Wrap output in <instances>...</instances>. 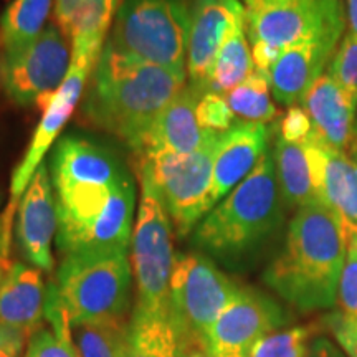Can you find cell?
<instances>
[{
	"label": "cell",
	"instance_id": "1",
	"mask_svg": "<svg viewBox=\"0 0 357 357\" xmlns=\"http://www.w3.org/2000/svg\"><path fill=\"white\" fill-rule=\"evenodd\" d=\"M61 257L128 253L136 208V184L126 162L95 139L66 134L50 155Z\"/></svg>",
	"mask_w": 357,
	"mask_h": 357
},
{
	"label": "cell",
	"instance_id": "2",
	"mask_svg": "<svg viewBox=\"0 0 357 357\" xmlns=\"http://www.w3.org/2000/svg\"><path fill=\"white\" fill-rule=\"evenodd\" d=\"M185 86V71L147 63L105 43L84 88L82 114L137 153L160 113Z\"/></svg>",
	"mask_w": 357,
	"mask_h": 357
},
{
	"label": "cell",
	"instance_id": "3",
	"mask_svg": "<svg viewBox=\"0 0 357 357\" xmlns=\"http://www.w3.org/2000/svg\"><path fill=\"white\" fill-rule=\"evenodd\" d=\"M287 225V205L268 149L247 177L192 231V247L230 271L255 268Z\"/></svg>",
	"mask_w": 357,
	"mask_h": 357
},
{
	"label": "cell",
	"instance_id": "4",
	"mask_svg": "<svg viewBox=\"0 0 357 357\" xmlns=\"http://www.w3.org/2000/svg\"><path fill=\"white\" fill-rule=\"evenodd\" d=\"M346 248L341 217L323 204L306 205L293 213L263 281L296 311H329L337 305Z\"/></svg>",
	"mask_w": 357,
	"mask_h": 357
},
{
	"label": "cell",
	"instance_id": "5",
	"mask_svg": "<svg viewBox=\"0 0 357 357\" xmlns=\"http://www.w3.org/2000/svg\"><path fill=\"white\" fill-rule=\"evenodd\" d=\"M245 22L255 68L268 75L280 53L310 40L344 37V0H245Z\"/></svg>",
	"mask_w": 357,
	"mask_h": 357
},
{
	"label": "cell",
	"instance_id": "6",
	"mask_svg": "<svg viewBox=\"0 0 357 357\" xmlns=\"http://www.w3.org/2000/svg\"><path fill=\"white\" fill-rule=\"evenodd\" d=\"M131 287V260L123 252L65 257L48 283L70 324L126 319Z\"/></svg>",
	"mask_w": 357,
	"mask_h": 357
},
{
	"label": "cell",
	"instance_id": "7",
	"mask_svg": "<svg viewBox=\"0 0 357 357\" xmlns=\"http://www.w3.org/2000/svg\"><path fill=\"white\" fill-rule=\"evenodd\" d=\"M192 0H121L106 43L124 55L187 73Z\"/></svg>",
	"mask_w": 357,
	"mask_h": 357
},
{
	"label": "cell",
	"instance_id": "8",
	"mask_svg": "<svg viewBox=\"0 0 357 357\" xmlns=\"http://www.w3.org/2000/svg\"><path fill=\"white\" fill-rule=\"evenodd\" d=\"M238 289L240 284L208 257L177 253L169 284V316L187 352L205 347L208 331Z\"/></svg>",
	"mask_w": 357,
	"mask_h": 357
},
{
	"label": "cell",
	"instance_id": "9",
	"mask_svg": "<svg viewBox=\"0 0 357 357\" xmlns=\"http://www.w3.org/2000/svg\"><path fill=\"white\" fill-rule=\"evenodd\" d=\"M141 204L131 238L136 307L147 314H169V284L174 268L172 222L155 187L141 177Z\"/></svg>",
	"mask_w": 357,
	"mask_h": 357
},
{
	"label": "cell",
	"instance_id": "10",
	"mask_svg": "<svg viewBox=\"0 0 357 357\" xmlns=\"http://www.w3.org/2000/svg\"><path fill=\"white\" fill-rule=\"evenodd\" d=\"M218 137L192 154H153L141 159V177L159 192L178 238L194 231L211 212L213 158Z\"/></svg>",
	"mask_w": 357,
	"mask_h": 357
},
{
	"label": "cell",
	"instance_id": "11",
	"mask_svg": "<svg viewBox=\"0 0 357 357\" xmlns=\"http://www.w3.org/2000/svg\"><path fill=\"white\" fill-rule=\"evenodd\" d=\"M71 66V47L56 24L15 55L0 58V89L20 108H47Z\"/></svg>",
	"mask_w": 357,
	"mask_h": 357
},
{
	"label": "cell",
	"instance_id": "12",
	"mask_svg": "<svg viewBox=\"0 0 357 357\" xmlns=\"http://www.w3.org/2000/svg\"><path fill=\"white\" fill-rule=\"evenodd\" d=\"M291 321L284 307L255 288L240 287L205 339L215 357H250L258 342Z\"/></svg>",
	"mask_w": 357,
	"mask_h": 357
},
{
	"label": "cell",
	"instance_id": "13",
	"mask_svg": "<svg viewBox=\"0 0 357 357\" xmlns=\"http://www.w3.org/2000/svg\"><path fill=\"white\" fill-rule=\"evenodd\" d=\"M95 65L96 63L86 60V58H71V66L65 82L61 83L55 96L52 98L47 108L43 109L42 119H40L38 126L35 129L32 141L26 147L24 159L20 160V164L13 171L10 182L12 202L8 205V211L15 212L17 202H20L22 195L29 187L35 172L43 164L45 154L50 151L53 142L58 141L61 129L68 123L75 108L83 98L84 86H86V82Z\"/></svg>",
	"mask_w": 357,
	"mask_h": 357
},
{
	"label": "cell",
	"instance_id": "14",
	"mask_svg": "<svg viewBox=\"0 0 357 357\" xmlns=\"http://www.w3.org/2000/svg\"><path fill=\"white\" fill-rule=\"evenodd\" d=\"M58 217L48 164H42L22 195L15 218V240L29 265L50 273L55 266L53 240Z\"/></svg>",
	"mask_w": 357,
	"mask_h": 357
},
{
	"label": "cell",
	"instance_id": "15",
	"mask_svg": "<svg viewBox=\"0 0 357 357\" xmlns=\"http://www.w3.org/2000/svg\"><path fill=\"white\" fill-rule=\"evenodd\" d=\"M273 129L265 123L236 121L220 132L213 158L212 187L208 195L211 211L227 197L270 149Z\"/></svg>",
	"mask_w": 357,
	"mask_h": 357
},
{
	"label": "cell",
	"instance_id": "16",
	"mask_svg": "<svg viewBox=\"0 0 357 357\" xmlns=\"http://www.w3.org/2000/svg\"><path fill=\"white\" fill-rule=\"evenodd\" d=\"M339 43L336 40H310L281 52L266 75L275 100L289 108L305 100L312 84L328 73L326 70Z\"/></svg>",
	"mask_w": 357,
	"mask_h": 357
},
{
	"label": "cell",
	"instance_id": "17",
	"mask_svg": "<svg viewBox=\"0 0 357 357\" xmlns=\"http://www.w3.org/2000/svg\"><path fill=\"white\" fill-rule=\"evenodd\" d=\"M301 105L311 119L312 136L357 159V105L344 89L324 73L312 84Z\"/></svg>",
	"mask_w": 357,
	"mask_h": 357
},
{
	"label": "cell",
	"instance_id": "18",
	"mask_svg": "<svg viewBox=\"0 0 357 357\" xmlns=\"http://www.w3.org/2000/svg\"><path fill=\"white\" fill-rule=\"evenodd\" d=\"M230 24V0H192L187 78L199 98L208 91V82Z\"/></svg>",
	"mask_w": 357,
	"mask_h": 357
},
{
	"label": "cell",
	"instance_id": "19",
	"mask_svg": "<svg viewBox=\"0 0 357 357\" xmlns=\"http://www.w3.org/2000/svg\"><path fill=\"white\" fill-rule=\"evenodd\" d=\"M197 101L189 86L182 89L160 113L136 154L141 159L153 154H192L215 139L220 132L204 129L197 121Z\"/></svg>",
	"mask_w": 357,
	"mask_h": 357
},
{
	"label": "cell",
	"instance_id": "20",
	"mask_svg": "<svg viewBox=\"0 0 357 357\" xmlns=\"http://www.w3.org/2000/svg\"><path fill=\"white\" fill-rule=\"evenodd\" d=\"M121 0H53L55 22L71 47V58L96 63Z\"/></svg>",
	"mask_w": 357,
	"mask_h": 357
},
{
	"label": "cell",
	"instance_id": "21",
	"mask_svg": "<svg viewBox=\"0 0 357 357\" xmlns=\"http://www.w3.org/2000/svg\"><path fill=\"white\" fill-rule=\"evenodd\" d=\"M47 287L42 271L29 263H12L0 275V326L25 336L42 328Z\"/></svg>",
	"mask_w": 357,
	"mask_h": 357
},
{
	"label": "cell",
	"instance_id": "22",
	"mask_svg": "<svg viewBox=\"0 0 357 357\" xmlns=\"http://www.w3.org/2000/svg\"><path fill=\"white\" fill-rule=\"evenodd\" d=\"M321 204L347 225L357 227V159L311 136L306 139Z\"/></svg>",
	"mask_w": 357,
	"mask_h": 357
},
{
	"label": "cell",
	"instance_id": "23",
	"mask_svg": "<svg viewBox=\"0 0 357 357\" xmlns=\"http://www.w3.org/2000/svg\"><path fill=\"white\" fill-rule=\"evenodd\" d=\"M271 154L280 194L287 211L296 212L306 205L321 204L314 166L306 141L289 142L276 134Z\"/></svg>",
	"mask_w": 357,
	"mask_h": 357
},
{
	"label": "cell",
	"instance_id": "24",
	"mask_svg": "<svg viewBox=\"0 0 357 357\" xmlns=\"http://www.w3.org/2000/svg\"><path fill=\"white\" fill-rule=\"evenodd\" d=\"M253 71L255 61L248 42L243 3L238 0H230V24L213 63L208 91L227 95Z\"/></svg>",
	"mask_w": 357,
	"mask_h": 357
},
{
	"label": "cell",
	"instance_id": "25",
	"mask_svg": "<svg viewBox=\"0 0 357 357\" xmlns=\"http://www.w3.org/2000/svg\"><path fill=\"white\" fill-rule=\"evenodd\" d=\"M53 0H12L0 17V58L24 50L47 26Z\"/></svg>",
	"mask_w": 357,
	"mask_h": 357
},
{
	"label": "cell",
	"instance_id": "26",
	"mask_svg": "<svg viewBox=\"0 0 357 357\" xmlns=\"http://www.w3.org/2000/svg\"><path fill=\"white\" fill-rule=\"evenodd\" d=\"M126 357H187L169 314L134 311L129 319Z\"/></svg>",
	"mask_w": 357,
	"mask_h": 357
},
{
	"label": "cell",
	"instance_id": "27",
	"mask_svg": "<svg viewBox=\"0 0 357 357\" xmlns=\"http://www.w3.org/2000/svg\"><path fill=\"white\" fill-rule=\"evenodd\" d=\"M78 357H126L129 321L108 319L70 324Z\"/></svg>",
	"mask_w": 357,
	"mask_h": 357
},
{
	"label": "cell",
	"instance_id": "28",
	"mask_svg": "<svg viewBox=\"0 0 357 357\" xmlns=\"http://www.w3.org/2000/svg\"><path fill=\"white\" fill-rule=\"evenodd\" d=\"M45 318L50 323V328H38L32 334L24 357H78L71 339L68 316L48 288Z\"/></svg>",
	"mask_w": 357,
	"mask_h": 357
},
{
	"label": "cell",
	"instance_id": "29",
	"mask_svg": "<svg viewBox=\"0 0 357 357\" xmlns=\"http://www.w3.org/2000/svg\"><path fill=\"white\" fill-rule=\"evenodd\" d=\"M235 116L248 123H271L278 118L268 77L255 68L250 77L225 95Z\"/></svg>",
	"mask_w": 357,
	"mask_h": 357
},
{
	"label": "cell",
	"instance_id": "30",
	"mask_svg": "<svg viewBox=\"0 0 357 357\" xmlns=\"http://www.w3.org/2000/svg\"><path fill=\"white\" fill-rule=\"evenodd\" d=\"M318 323L281 328L261 339L250 357H307L312 339L321 334Z\"/></svg>",
	"mask_w": 357,
	"mask_h": 357
},
{
	"label": "cell",
	"instance_id": "31",
	"mask_svg": "<svg viewBox=\"0 0 357 357\" xmlns=\"http://www.w3.org/2000/svg\"><path fill=\"white\" fill-rule=\"evenodd\" d=\"M328 75L357 105V37L344 33L329 63Z\"/></svg>",
	"mask_w": 357,
	"mask_h": 357
},
{
	"label": "cell",
	"instance_id": "32",
	"mask_svg": "<svg viewBox=\"0 0 357 357\" xmlns=\"http://www.w3.org/2000/svg\"><path fill=\"white\" fill-rule=\"evenodd\" d=\"M346 260L337 289V305L342 314L357 319V227L347 225Z\"/></svg>",
	"mask_w": 357,
	"mask_h": 357
},
{
	"label": "cell",
	"instance_id": "33",
	"mask_svg": "<svg viewBox=\"0 0 357 357\" xmlns=\"http://www.w3.org/2000/svg\"><path fill=\"white\" fill-rule=\"evenodd\" d=\"M195 114H197L200 126L217 132L227 131L236 123L234 111L230 109L225 96L212 91L205 93L204 96L199 98L197 106H195Z\"/></svg>",
	"mask_w": 357,
	"mask_h": 357
},
{
	"label": "cell",
	"instance_id": "34",
	"mask_svg": "<svg viewBox=\"0 0 357 357\" xmlns=\"http://www.w3.org/2000/svg\"><path fill=\"white\" fill-rule=\"evenodd\" d=\"M323 326L329 329L334 341L346 352L347 357H357V319L342 314L341 311L326 314Z\"/></svg>",
	"mask_w": 357,
	"mask_h": 357
},
{
	"label": "cell",
	"instance_id": "35",
	"mask_svg": "<svg viewBox=\"0 0 357 357\" xmlns=\"http://www.w3.org/2000/svg\"><path fill=\"white\" fill-rule=\"evenodd\" d=\"M311 132L312 126L310 116L300 106H291L278 126V136L289 142L306 141L311 136Z\"/></svg>",
	"mask_w": 357,
	"mask_h": 357
},
{
	"label": "cell",
	"instance_id": "36",
	"mask_svg": "<svg viewBox=\"0 0 357 357\" xmlns=\"http://www.w3.org/2000/svg\"><path fill=\"white\" fill-rule=\"evenodd\" d=\"M29 336L13 331L6 326H0V357H20Z\"/></svg>",
	"mask_w": 357,
	"mask_h": 357
},
{
	"label": "cell",
	"instance_id": "37",
	"mask_svg": "<svg viewBox=\"0 0 357 357\" xmlns=\"http://www.w3.org/2000/svg\"><path fill=\"white\" fill-rule=\"evenodd\" d=\"M307 357H347V356L346 352L339 347V344L334 341V339H329L323 336V334H318V336L312 339Z\"/></svg>",
	"mask_w": 357,
	"mask_h": 357
},
{
	"label": "cell",
	"instance_id": "38",
	"mask_svg": "<svg viewBox=\"0 0 357 357\" xmlns=\"http://www.w3.org/2000/svg\"><path fill=\"white\" fill-rule=\"evenodd\" d=\"M346 32H349L357 37V0H346Z\"/></svg>",
	"mask_w": 357,
	"mask_h": 357
},
{
	"label": "cell",
	"instance_id": "39",
	"mask_svg": "<svg viewBox=\"0 0 357 357\" xmlns=\"http://www.w3.org/2000/svg\"><path fill=\"white\" fill-rule=\"evenodd\" d=\"M8 223L10 220H7V215H3L0 218V257L7 258V243H8Z\"/></svg>",
	"mask_w": 357,
	"mask_h": 357
},
{
	"label": "cell",
	"instance_id": "40",
	"mask_svg": "<svg viewBox=\"0 0 357 357\" xmlns=\"http://www.w3.org/2000/svg\"><path fill=\"white\" fill-rule=\"evenodd\" d=\"M187 357H215L212 356L205 347H192V349L187 352Z\"/></svg>",
	"mask_w": 357,
	"mask_h": 357
},
{
	"label": "cell",
	"instance_id": "41",
	"mask_svg": "<svg viewBox=\"0 0 357 357\" xmlns=\"http://www.w3.org/2000/svg\"><path fill=\"white\" fill-rule=\"evenodd\" d=\"M7 266H8V263H7V258H6V257H0V275L3 273V270H6Z\"/></svg>",
	"mask_w": 357,
	"mask_h": 357
},
{
	"label": "cell",
	"instance_id": "42",
	"mask_svg": "<svg viewBox=\"0 0 357 357\" xmlns=\"http://www.w3.org/2000/svg\"><path fill=\"white\" fill-rule=\"evenodd\" d=\"M356 139H357V118H356Z\"/></svg>",
	"mask_w": 357,
	"mask_h": 357
},
{
	"label": "cell",
	"instance_id": "43",
	"mask_svg": "<svg viewBox=\"0 0 357 357\" xmlns=\"http://www.w3.org/2000/svg\"><path fill=\"white\" fill-rule=\"evenodd\" d=\"M243 2H245V0H242V3H243Z\"/></svg>",
	"mask_w": 357,
	"mask_h": 357
}]
</instances>
